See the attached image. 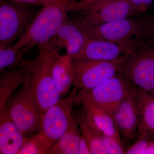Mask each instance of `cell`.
Instances as JSON below:
<instances>
[{"label": "cell", "mask_w": 154, "mask_h": 154, "mask_svg": "<svg viewBox=\"0 0 154 154\" xmlns=\"http://www.w3.org/2000/svg\"><path fill=\"white\" fill-rule=\"evenodd\" d=\"M91 38L89 25L79 17L69 18L49 42L58 51L64 49L72 58Z\"/></svg>", "instance_id": "8fae6325"}, {"label": "cell", "mask_w": 154, "mask_h": 154, "mask_svg": "<svg viewBox=\"0 0 154 154\" xmlns=\"http://www.w3.org/2000/svg\"><path fill=\"white\" fill-rule=\"evenodd\" d=\"M112 1L113 0H79L71 7L70 12L81 13L99 5Z\"/></svg>", "instance_id": "cb8c5ba5"}, {"label": "cell", "mask_w": 154, "mask_h": 154, "mask_svg": "<svg viewBox=\"0 0 154 154\" xmlns=\"http://www.w3.org/2000/svg\"><path fill=\"white\" fill-rule=\"evenodd\" d=\"M18 154H42L40 140L36 134L27 137Z\"/></svg>", "instance_id": "603a6c76"}, {"label": "cell", "mask_w": 154, "mask_h": 154, "mask_svg": "<svg viewBox=\"0 0 154 154\" xmlns=\"http://www.w3.org/2000/svg\"><path fill=\"white\" fill-rule=\"evenodd\" d=\"M79 126L74 119L68 129L51 149V154H79L81 134Z\"/></svg>", "instance_id": "d6986e66"}, {"label": "cell", "mask_w": 154, "mask_h": 154, "mask_svg": "<svg viewBox=\"0 0 154 154\" xmlns=\"http://www.w3.org/2000/svg\"><path fill=\"white\" fill-rule=\"evenodd\" d=\"M92 38L117 42L137 40L154 44V17L138 14L98 26L89 25Z\"/></svg>", "instance_id": "3957f363"}, {"label": "cell", "mask_w": 154, "mask_h": 154, "mask_svg": "<svg viewBox=\"0 0 154 154\" xmlns=\"http://www.w3.org/2000/svg\"><path fill=\"white\" fill-rule=\"evenodd\" d=\"M5 108L12 121L25 136L27 137L38 131L43 113L25 80L9 98Z\"/></svg>", "instance_id": "52a82bcc"}, {"label": "cell", "mask_w": 154, "mask_h": 154, "mask_svg": "<svg viewBox=\"0 0 154 154\" xmlns=\"http://www.w3.org/2000/svg\"><path fill=\"white\" fill-rule=\"evenodd\" d=\"M81 14L80 17L93 26L110 24L139 14L128 0H113Z\"/></svg>", "instance_id": "7c38bea8"}, {"label": "cell", "mask_w": 154, "mask_h": 154, "mask_svg": "<svg viewBox=\"0 0 154 154\" xmlns=\"http://www.w3.org/2000/svg\"><path fill=\"white\" fill-rule=\"evenodd\" d=\"M120 73L133 88L154 91V44L139 47L125 56Z\"/></svg>", "instance_id": "8992f818"}, {"label": "cell", "mask_w": 154, "mask_h": 154, "mask_svg": "<svg viewBox=\"0 0 154 154\" xmlns=\"http://www.w3.org/2000/svg\"><path fill=\"white\" fill-rule=\"evenodd\" d=\"M77 90L74 88L66 98L60 99L42 116L36 134L40 140L42 154L49 153L74 119L72 109L76 99Z\"/></svg>", "instance_id": "277c9868"}, {"label": "cell", "mask_w": 154, "mask_h": 154, "mask_svg": "<svg viewBox=\"0 0 154 154\" xmlns=\"http://www.w3.org/2000/svg\"><path fill=\"white\" fill-rule=\"evenodd\" d=\"M32 48L30 46L16 48L13 45L0 48V72L21 66L25 60L24 56Z\"/></svg>", "instance_id": "ffe728a7"}, {"label": "cell", "mask_w": 154, "mask_h": 154, "mask_svg": "<svg viewBox=\"0 0 154 154\" xmlns=\"http://www.w3.org/2000/svg\"><path fill=\"white\" fill-rule=\"evenodd\" d=\"M113 116L121 139L128 143L133 138L139 125L138 105L133 87Z\"/></svg>", "instance_id": "4fadbf2b"}, {"label": "cell", "mask_w": 154, "mask_h": 154, "mask_svg": "<svg viewBox=\"0 0 154 154\" xmlns=\"http://www.w3.org/2000/svg\"><path fill=\"white\" fill-rule=\"evenodd\" d=\"M27 137L12 121L6 108L0 111V154H18Z\"/></svg>", "instance_id": "5bb4252c"}, {"label": "cell", "mask_w": 154, "mask_h": 154, "mask_svg": "<svg viewBox=\"0 0 154 154\" xmlns=\"http://www.w3.org/2000/svg\"><path fill=\"white\" fill-rule=\"evenodd\" d=\"M79 154H92L88 142L82 134L79 145Z\"/></svg>", "instance_id": "83f0119b"}, {"label": "cell", "mask_w": 154, "mask_h": 154, "mask_svg": "<svg viewBox=\"0 0 154 154\" xmlns=\"http://www.w3.org/2000/svg\"><path fill=\"white\" fill-rule=\"evenodd\" d=\"M145 154H154V136L152 140H150L148 148Z\"/></svg>", "instance_id": "f1b7e54d"}, {"label": "cell", "mask_w": 154, "mask_h": 154, "mask_svg": "<svg viewBox=\"0 0 154 154\" xmlns=\"http://www.w3.org/2000/svg\"><path fill=\"white\" fill-rule=\"evenodd\" d=\"M79 0H54L42 7L21 38L14 45L16 48L24 46L41 48L49 42L69 19L70 9Z\"/></svg>", "instance_id": "7a4b0ae2"}, {"label": "cell", "mask_w": 154, "mask_h": 154, "mask_svg": "<svg viewBox=\"0 0 154 154\" xmlns=\"http://www.w3.org/2000/svg\"><path fill=\"white\" fill-rule=\"evenodd\" d=\"M132 88L119 73L90 91H79L95 105L113 115Z\"/></svg>", "instance_id": "9c48e42d"}, {"label": "cell", "mask_w": 154, "mask_h": 154, "mask_svg": "<svg viewBox=\"0 0 154 154\" xmlns=\"http://www.w3.org/2000/svg\"><path fill=\"white\" fill-rule=\"evenodd\" d=\"M22 4L31 6H40L44 7L48 5L53 2L54 0H10Z\"/></svg>", "instance_id": "4316f807"}, {"label": "cell", "mask_w": 154, "mask_h": 154, "mask_svg": "<svg viewBox=\"0 0 154 154\" xmlns=\"http://www.w3.org/2000/svg\"><path fill=\"white\" fill-rule=\"evenodd\" d=\"M78 97L79 101L84 107L85 114L87 118L102 132L122 140L112 114L95 105L82 92L79 91Z\"/></svg>", "instance_id": "9a60e30c"}, {"label": "cell", "mask_w": 154, "mask_h": 154, "mask_svg": "<svg viewBox=\"0 0 154 154\" xmlns=\"http://www.w3.org/2000/svg\"><path fill=\"white\" fill-rule=\"evenodd\" d=\"M53 80L56 88L61 96L67 94L74 81L72 60L66 54H56L51 66Z\"/></svg>", "instance_id": "2e32d148"}, {"label": "cell", "mask_w": 154, "mask_h": 154, "mask_svg": "<svg viewBox=\"0 0 154 154\" xmlns=\"http://www.w3.org/2000/svg\"><path fill=\"white\" fill-rule=\"evenodd\" d=\"M125 56L113 61L72 59L73 87L79 91H88L114 76L121 72Z\"/></svg>", "instance_id": "ba28073f"}, {"label": "cell", "mask_w": 154, "mask_h": 154, "mask_svg": "<svg viewBox=\"0 0 154 154\" xmlns=\"http://www.w3.org/2000/svg\"><path fill=\"white\" fill-rule=\"evenodd\" d=\"M32 7L0 0V48L13 45L22 37L38 13Z\"/></svg>", "instance_id": "5b68a950"}, {"label": "cell", "mask_w": 154, "mask_h": 154, "mask_svg": "<svg viewBox=\"0 0 154 154\" xmlns=\"http://www.w3.org/2000/svg\"><path fill=\"white\" fill-rule=\"evenodd\" d=\"M150 140L148 137L140 135L139 138L126 149V154H145Z\"/></svg>", "instance_id": "d4e9b609"}, {"label": "cell", "mask_w": 154, "mask_h": 154, "mask_svg": "<svg viewBox=\"0 0 154 154\" xmlns=\"http://www.w3.org/2000/svg\"><path fill=\"white\" fill-rule=\"evenodd\" d=\"M139 14H145L154 0H128Z\"/></svg>", "instance_id": "484cf974"}, {"label": "cell", "mask_w": 154, "mask_h": 154, "mask_svg": "<svg viewBox=\"0 0 154 154\" xmlns=\"http://www.w3.org/2000/svg\"><path fill=\"white\" fill-rule=\"evenodd\" d=\"M147 44L132 40L117 42L100 38H91L72 60L113 61L117 60Z\"/></svg>", "instance_id": "30bf717a"}, {"label": "cell", "mask_w": 154, "mask_h": 154, "mask_svg": "<svg viewBox=\"0 0 154 154\" xmlns=\"http://www.w3.org/2000/svg\"><path fill=\"white\" fill-rule=\"evenodd\" d=\"M58 51L48 42L40 48L35 58L23 63L25 81L28 83L38 107L43 113L60 100L51 73V66Z\"/></svg>", "instance_id": "6da1fadb"}, {"label": "cell", "mask_w": 154, "mask_h": 154, "mask_svg": "<svg viewBox=\"0 0 154 154\" xmlns=\"http://www.w3.org/2000/svg\"><path fill=\"white\" fill-rule=\"evenodd\" d=\"M133 88L139 111L140 135L154 136V97L150 93Z\"/></svg>", "instance_id": "e0dca14e"}, {"label": "cell", "mask_w": 154, "mask_h": 154, "mask_svg": "<svg viewBox=\"0 0 154 154\" xmlns=\"http://www.w3.org/2000/svg\"><path fill=\"white\" fill-rule=\"evenodd\" d=\"M85 116L88 125L100 139L105 149L107 151V154H125L126 149L124 148L122 141L109 136L102 132L95 126V125L91 120L86 117L85 115Z\"/></svg>", "instance_id": "7402d4cb"}, {"label": "cell", "mask_w": 154, "mask_h": 154, "mask_svg": "<svg viewBox=\"0 0 154 154\" xmlns=\"http://www.w3.org/2000/svg\"><path fill=\"white\" fill-rule=\"evenodd\" d=\"M79 125L81 134L89 143L92 154H108L100 139L88 125L85 114L80 118Z\"/></svg>", "instance_id": "44dd1931"}, {"label": "cell", "mask_w": 154, "mask_h": 154, "mask_svg": "<svg viewBox=\"0 0 154 154\" xmlns=\"http://www.w3.org/2000/svg\"><path fill=\"white\" fill-rule=\"evenodd\" d=\"M23 64L18 67L6 69L1 72L0 111L5 108L9 98L25 82Z\"/></svg>", "instance_id": "ac0fdd59"}]
</instances>
